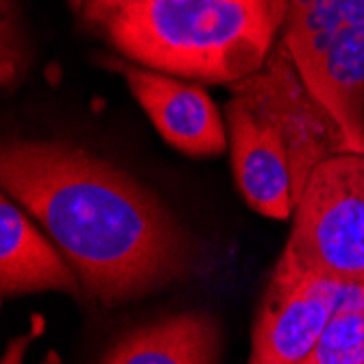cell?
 I'll list each match as a JSON object with an SVG mask.
<instances>
[{"instance_id": "obj_2", "label": "cell", "mask_w": 364, "mask_h": 364, "mask_svg": "<svg viewBox=\"0 0 364 364\" xmlns=\"http://www.w3.org/2000/svg\"><path fill=\"white\" fill-rule=\"evenodd\" d=\"M288 0H134L103 24L129 61L179 79L234 85L282 40Z\"/></svg>"}, {"instance_id": "obj_7", "label": "cell", "mask_w": 364, "mask_h": 364, "mask_svg": "<svg viewBox=\"0 0 364 364\" xmlns=\"http://www.w3.org/2000/svg\"><path fill=\"white\" fill-rule=\"evenodd\" d=\"M231 168L245 201L262 216L286 220L294 210L292 166L273 118L249 96L225 105Z\"/></svg>"}, {"instance_id": "obj_9", "label": "cell", "mask_w": 364, "mask_h": 364, "mask_svg": "<svg viewBox=\"0 0 364 364\" xmlns=\"http://www.w3.org/2000/svg\"><path fill=\"white\" fill-rule=\"evenodd\" d=\"M220 329L208 312H181L124 334L101 364H218Z\"/></svg>"}, {"instance_id": "obj_1", "label": "cell", "mask_w": 364, "mask_h": 364, "mask_svg": "<svg viewBox=\"0 0 364 364\" xmlns=\"http://www.w3.org/2000/svg\"><path fill=\"white\" fill-rule=\"evenodd\" d=\"M0 183L105 306L136 299L198 269V249L159 198L112 161L61 140H11Z\"/></svg>"}, {"instance_id": "obj_8", "label": "cell", "mask_w": 364, "mask_h": 364, "mask_svg": "<svg viewBox=\"0 0 364 364\" xmlns=\"http://www.w3.org/2000/svg\"><path fill=\"white\" fill-rule=\"evenodd\" d=\"M81 282L50 238H46L9 194L0 196V292L59 290L79 294Z\"/></svg>"}, {"instance_id": "obj_13", "label": "cell", "mask_w": 364, "mask_h": 364, "mask_svg": "<svg viewBox=\"0 0 364 364\" xmlns=\"http://www.w3.org/2000/svg\"><path fill=\"white\" fill-rule=\"evenodd\" d=\"M70 3V7L75 9V11H81L83 9V0H68Z\"/></svg>"}, {"instance_id": "obj_6", "label": "cell", "mask_w": 364, "mask_h": 364, "mask_svg": "<svg viewBox=\"0 0 364 364\" xmlns=\"http://www.w3.org/2000/svg\"><path fill=\"white\" fill-rule=\"evenodd\" d=\"M101 65L124 77L138 105L171 146L190 157L225 153L229 146L227 127L201 85L118 57H101Z\"/></svg>"}, {"instance_id": "obj_5", "label": "cell", "mask_w": 364, "mask_h": 364, "mask_svg": "<svg viewBox=\"0 0 364 364\" xmlns=\"http://www.w3.org/2000/svg\"><path fill=\"white\" fill-rule=\"evenodd\" d=\"M347 286L323 279L282 253L253 325L251 364H304Z\"/></svg>"}, {"instance_id": "obj_3", "label": "cell", "mask_w": 364, "mask_h": 364, "mask_svg": "<svg viewBox=\"0 0 364 364\" xmlns=\"http://www.w3.org/2000/svg\"><path fill=\"white\" fill-rule=\"evenodd\" d=\"M284 251L323 279L364 284V153H336L310 173Z\"/></svg>"}, {"instance_id": "obj_10", "label": "cell", "mask_w": 364, "mask_h": 364, "mask_svg": "<svg viewBox=\"0 0 364 364\" xmlns=\"http://www.w3.org/2000/svg\"><path fill=\"white\" fill-rule=\"evenodd\" d=\"M304 364H364V284L347 286L318 345Z\"/></svg>"}, {"instance_id": "obj_11", "label": "cell", "mask_w": 364, "mask_h": 364, "mask_svg": "<svg viewBox=\"0 0 364 364\" xmlns=\"http://www.w3.org/2000/svg\"><path fill=\"white\" fill-rule=\"evenodd\" d=\"M44 329V318L40 314L33 316V327L28 329V332L24 336H18V338H11L5 353H3V360H0V364H24V355L28 351V347L33 345V341H36ZM40 364H61V358L57 351H50L44 355V360Z\"/></svg>"}, {"instance_id": "obj_12", "label": "cell", "mask_w": 364, "mask_h": 364, "mask_svg": "<svg viewBox=\"0 0 364 364\" xmlns=\"http://www.w3.org/2000/svg\"><path fill=\"white\" fill-rule=\"evenodd\" d=\"M134 0H83V9L81 14L98 24V26H103L107 20H112L116 14H120L124 7H129Z\"/></svg>"}, {"instance_id": "obj_4", "label": "cell", "mask_w": 364, "mask_h": 364, "mask_svg": "<svg viewBox=\"0 0 364 364\" xmlns=\"http://www.w3.org/2000/svg\"><path fill=\"white\" fill-rule=\"evenodd\" d=\"M229 87L234 94L249 96L277 124L290 155L294 205L310 173L323 159L351 151L343 129L310 92L282 40L262 70Z\"/></svg>"}]
</instances>
